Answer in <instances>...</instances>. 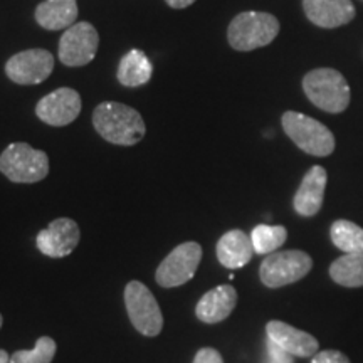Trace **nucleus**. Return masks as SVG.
<instances>
[{"label":"nucleus","instance_id":"obj_1","mask_svg":"<svg viewBox=\"0 0 363 363\" xmlns=\"http://www.w3.org/2000/svg\"><path fill=\"white\" fill-rule=\"evenodd\" d=\"M93 125L106 142L120 147L136 145L147 133L143 116L135 108L116 101L98 104L93 111Z\"/></svg>","mask_w":363,"mask_h":363},{"label":"nucleus","instance_id":"obj_2","mask_svg":"<svg viewBox=\"0 0 363 363\" xmlns=\"http://www.w3.org/2000/svg\"><path fill=\"white\" fill-rule=\"evenodd\" d=\"M306 98L326 113H342L350 104V86L342 72L333 67H318L303 78Z\"/></svg>","mask_w":363,"mask_h":363},{"label":"nucleus","instance_id":"obj_3","mask_svg":"<svg viewBox=\"0 0 363 363\" xmlns=\"http://www.w3.org/2000/svg\"><path fill=\"white\" fill-rule=\"evenodd\" d=\"M279 21L272 13L247 11L235 16L227 29V40L235 51L247 52L264 48L278 38Z\"/></svg>","mask_w":363,"mask_h":363},{"label":"nucleus","instance_id":"obj_4","mask_svg":"<svg viewBox=\"0 0 363 363\" xmlns=\"http://www.w3.org/2000/svg\"><path fill=\"white\" fill-rule=\"evenodd\" d=\"M281 125L291 142L308 155L328 157L335 152V135L315 118L286 111L281 118Z\"/></svg>","mask_w":363,"mask_h":363},{"label":"nucleus","instance_id":"obj_5","mask_svg":"<svg viewBox=\"0 0 363 363\" xmlns=\"http://www.w3.org/2000/svg\"><path fill=\"white\" fill-rule=\"evenodd\" d=\"M0 172L16 184H35L49 175V157L27 143H11L0 155Z\"/></svg>","mask_w":363,"mask_h":363},{"label":"nucleus","instance_id":"obj_6","mask_svg":"<svg viewBox=\"0 0 363 363\" xmlns=\"http://www.w3.org/2000/svg\"><path fill=\"white\" fill-rule=\"evenodd\" d=\"M313 269V259L305 251H276L261 262L259 278L266 288H283L298 283Z\"/></svg>","mask_w":363,"mask_h":363},{"label":"nucleus","instance_id":"obj_7","mask_svg":"<svg viewBox=\"0 0 363 363\" xmlns=\"http://www.w3.org/2000/svg\"><path fill=\"white\" fill-rule=\"evenodd\" d=\"M125 306L131 325L143 337L162 333L163 315L152 291L140 281H130L125 288Z\"/></svg>","mask_w":363,"mask_h":363},{"label":"nucleus","instance_id":"obj_8","mask_svg":"<svg viewBox=\"0 0 363 363\" xmlns=\"http://www.w3.org/2000/svg\"><path fill=\"white\" fill-rule=\"evenodd\" d=\"M202 261L201 244L189 240L180 244L157 267L155 279L162 288H177L189 283Z\"/></svg>","mask_w":363,"mask_h":363},{"label":"nucleus","instance_id":"obj_9","mask_svg":"<svg viewBox=\"0 0 363 363\" xmlns=\"http://www.w3.org/2000/svg\"><path fill=\"white\" fill-rule=\"evenodd\" d=\"M99 34L89 22H76L59 39V59L67 67L89 65L98 52Z\"/></svg>","mask_w":363,"mask_h":363},{"label":"nucleus","instance_id":"obj_10","mask_svg":"<svg viewBox=\"0 0 363 363\" xmlns=\"http://www.w3.org/2000/svg\"><path fill=\"white\" fill-rule=\"evenodd\" d=\"M54 56L45 49H27L9 59L6 65L7 78L16 84H40L51 76Z\"/></svg>","mask_w":363,"mask_h":363},{"label":"nucleus","instance_id":"obj_11","mask_svg":"<svg viewBox=\"0 0 363 363\" xmlns=\"http://www.w3.org/2000/svg\"><path fill=\"white\" fill-rule=\"evenodd\" d=\"M81 113V96L76 89L59 88L35 104V115L40 121L51 126L72 123Z\"/></svg>","mask_w":363,"mask_h":363},{"label":"nucleus","instance_id":"obj_12","mask_svg":"<svg viewBox=\"0 0 363 363\" xmlns=\"http://www.w3.org/2000/svg\"><path fill=\"white\" fill-rule=\"evenodd\" d=\"M79 225L67 217L52 220L35 238V246L44 256L66 257L79 244Z\"/></svg>","mask_w":363,"mask_h":363},{"label":"nucleus","instance_id":"obj_13","mask_svg":"<svg viewBox=\"0 0 363 363\" xmlns=\"http://www.w3.org/2000/svg\"><path fill=\"white\" fill-rule=\"evenodd\" d=\"M267 340L278 345L289 355L299 358H311L320 352V343L313 335L301 331L294 326L284 323V321L272 320L266 325Z\"/></svg>","mask_w":363,"mask_h":363},{"label":"nucleus","instance_id":"obj_14","mask_svg":"<svg viewBox=\"0 0 363 363\" xmlns=\"http://www.w3.org/2000/svg\"><path fill=\"white\" fill-rule=\"evenodd\" d=\"M326 182H328V174L321 165L311 167L306 172L293 199V208L296 211L298 216L313 217L321 211Z\"/></svg>","mask_w":363,"mask_h":363},{"label":"nucleus","instance_id":"obj_15","mask_svg":"<svg viewBox=\"0 0 363 363\" xmlns=\"http://www.w3.org/2000/svg\"><path fill=\"white\" fill-rule=\"evenodd\" d=\"M303 9L308 21L323 29L345 26L355 17L352 0H303Z\"/></svg>","mask_w":363,"mask_h":363},{"label":"nucleus","instance_id":"obj_16","mask_svg":"<svg viewBox=\"0 0 363 363\" xmlns=\"http://www.w3.org/2000/svg\"><path fill=\"white\" fill-rule=\"evenodd\" d=\"M238 305V291L234 286L220 284L207 291L195 306V315L202 323L216 325L227 320Z\"/></svg>","mask_w":363,"mask_h":363},{"label":"nucleus","instance_id":"obj_17","mask_svg":"<svg viewBox=\"0 0 363 363\" xmlns=\"http://www.w3.org/2000/svg\"><path fill=\"white\" fill-rule=\"evenodd\" d=\"M216 254L220 264L227 269H240L254 256L251 235H247L240 229L229 230L217 242Z\"/></svg>","mask_w":363,"mask_h":363},{"label":"nucleus","instance_id":"obj_18","mask_svg":"<svg viewBox=\"0 0 363 363\" xmlns=\"http://www.w3.org/2000/svg\"><path fill=\"white\" fill-rule=\"evenodd\" d=\"M35 22L48 30H62L76 24L78 2L76 0H44L35 7Z\"/></svg>","mask_w":363,"mask_h":363},{"label":"nucleus","instance_id":"obj_19","mask_svg":"<svg viewBox=\"0 0 363 363\" xmlns=\"http://www.w3.org/2000/svg\"><path fill=\"white\" fill-rule=\"evenodd\" d=\"M153 74V66L145 52L133 49L121 57L120 66H118L116 78L120 84L126 88H138V86L147 84Z\"/></svg>","mask_w":363,"mask_h":363},{"label":"nucleus","instance_id":"obj_20","mask_svg":"<svg viewBox=\"0 0 363 363\" xmlns=\"http://www.w3.org/2000/svg\"><path fill=\"white\" fill-rule=\"evenodd\" d=\"M330 278L343 288H362L363 286V252L345 254L331 262Z\"/></svg>","mask_w":363,"mask_h":363},{"label":"nucleus","instance_id":"obj_21","mask_svg":"<svg viewBox=\"0 0 363 363\" xmlns=\"http://www.w3.org/2000/svg\"><path fill=\"white\" fill-rule=\"evenodd\" d=\"M331 242L345 254L363 252V229L355 222L340 219L335 220L330 229Z\"/></svg>","mask_w":363,"mask_h":363},{"label":"nucleus","instance_id":"obj_22","mask_svg":"<svg viewBox=\"0 0 363 363\" xmlns=\"http://www.w3.org/2000/svg\"><path fill=\"white\" fill-rule=\"evenodd\" d=\"M286 239H288V230L283 225L259 224L254 227L251 233L254 252L261 254V256L278 251L286 242Z\"/></svg>","mask_w":363,"mask_h":363},{"label":"nucleus","instance_id":"obj_23","mask_svg":"<svg viewBox=\"0 0 363 363\" xmlns=\"http://www.w3.org/2000/svg\"><path fill=\"white\" fill-rule=\"evenodd\" d=\"M56 350V342L51 337H40L33 350H17L12 353L11 363H51Z\"/></svg>","mask_w":363,"mask_h":363},{"label":"nucleus","instance_id":"obj_24","mask_svg":"<svg viewBox=\"0 0 363 363\" xmlns=\"http://www.w3.org/2000/svg\"><path fill=\"white\" fill-rule=\"evenodd\" d=\"M264 363H294V360L293 355H289L288 352H284L283 348L278 347V345H274L271 340H267Z\"/></svg>","mask_w":363,"mask_h":363},{"label":"nucleus","instance_id":"obj_25","mask_svg":"<svg viewBox=\"0 0 363 363\" xmlns=\"http://www.w3.org/2000/svg\"><path fill=\"white\" fill-rule=\"evenodd\" d=\"M311 363H352L345 353L340 350H320L311 357Z\"/></svg>","mask_w":363,"mask_h":363},{"label":"nucleus","instance_id":"obj_26","mask_svg":"<svg viewBox=\"0 0 363 363\" xmlns=\"http://www.w3.org/2000/svg\"><path fill=\"white\" fill-rule=\"evenodd\" d=\"M194 363H224V358L216 348H201L197 353H195Z\"/></svg>","mask_w":363,"mask_h":363},{"label":"nucleus","instance_id":"obj_27","mask_svg":"<svg viewBox=\"0 0 363 363\" xmlns=\"http://www.w3.org/2000/svg\"><path fill=\"white\" fill-rule=\"evenodd\" d=\"M165 2L169 4L172 9H185V7L192 6L195 0H165Z\"/></svg>","mask_w":363,"mask_h":363},{"label":"nucleus","instance_id":"obj_28","mask_svg":"<svg viewBox=\"0 0 363 363\" xmlns=\"http://www.w3.org/2000/svg\"><path fill=\"white\" fill-rule=\"evenodd\" d=\"M0 363H11V357H9V353L6 350H2V348H0Z\"/></svg>","mask_w":363,"mask_h":363},{"label":"nucleus","instance_id":"obj_29","mask_svg":"<svg viewBox=\"0 0 363 363\" xmlns=\"http://www.w3.org/2000/svg\"><path fill=\"white\" fill-rule=\"evenodd\" d=\"M2 323H4V318H2V315H0V328H2Z\"/></svg>","mask_w":363,"mask_h":363}]
</instances>
